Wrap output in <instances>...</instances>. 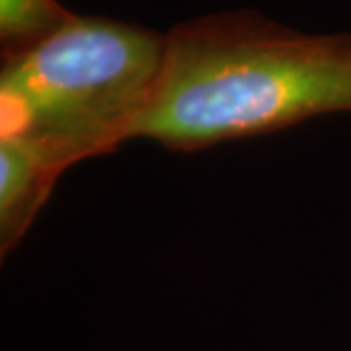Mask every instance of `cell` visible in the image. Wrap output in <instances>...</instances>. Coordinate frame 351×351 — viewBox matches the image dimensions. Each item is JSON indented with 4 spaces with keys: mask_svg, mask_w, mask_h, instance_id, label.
Here are the masks:
<instances>
[{
    "mask_svg": "<svg viewBox=\"0 0 351 351\" xmlns=\"http://www.w3.org/2000/svg\"><path fill=\"white\" fill-rule=\"evenodd\" d=\"M351 113V34H306L254 10L166 32L162 71L133 138L199 151Z\"/></svg>",
    "mask_w": 351,
    "mask_h": 351,
    "instance_id": "6da1fadb",
    "label": "cell"
},
{
    "mask_svg": "<svg viewBox=\"0 0 351 351\" xmlns=\"http://www.w3.org/2000/svg\"><path fill=\"white\" fill-rule=\"evenodd\" d=\"M166 34L101 16H73L32 49L4 55L0 141L55 174L133 138L162 71Z\"/></svg>",
    "mask_w": 351,
    "mask_h": 351,
    "instance_id": "7a4b0ae2",
    "label": "cell"
},
{
    "mask_svg": "<svg viewBox=\"0 0 351 351\" xmlns=\"http://www.w3.org/2000/svg\"><path fill=\"white\" fill-rule=\"evenodd\" d=\"M59 174L20 145L0 141V252L6 256L49 199Z\"/></svg>",
    "mask_w": 351,
    "mask_h": 351,
    "instance_id": "3957f363",
    "label": "cell"
},
{
    "mask_svg": "<svg viewBox=\"0 0 351 351\" xmlns=\"http://www.w3.org/2000/svg\"><path fill=\"white\" fill-rule=\"evenodd\" d=\"M57 0H0V39L4 55L32 49L73 20Z\"/></svg>",
    "mask_w": 351,
    "mask_h": 351,
    "instance_id": "277c9868",
    "label": "cell"
}]
</instances>
